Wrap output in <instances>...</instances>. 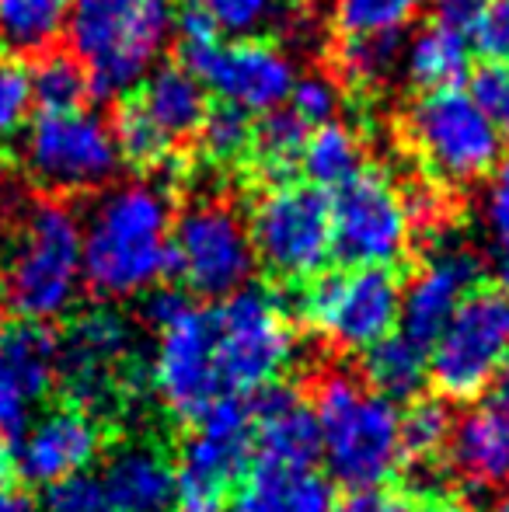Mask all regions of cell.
Returning a JSON list of instances; mask_svg holds the SVG:
<instances>
[{"instance_id": "obj_42", "label": "cell", "mask_w": 509, "mask_h": 512, "mask_svg": "<svg viewBox=\"0 0 509 512\" xmlns=\"http://www.w3.org/2000/svg\"><path fill=\"white\" fill-rule=\"evenodd\" d=\"M482 220L496 241L509 237V157L499 161V168L492 171V182L482 199Z\"/></svg>"}, {"instance_id": "obj_4", "label": "cell", "mask_w": 509, "mask_h": 512, "mask_svg": "<svg viewBox=\"0 0 509 512\" xmlns=\"http://www.w3.org/2000/svg\"><path fill=\"white\" fill-rule=\"evenodd\" d=\"M175 35L171 0H74L67 39L84 63L91 95L119 98L136 91L161 67Z\"/></svg>"}, {"instance_id": "obj_34", "label": "cell", "mask_w": 509, "mask_h": 512, "mask_svg": "<svg viewBox=\"0 0 509 512\" xmlns=\"http://www.w3.org/2000/svg\"><path fill=\"white\" fill-rule=\"evenodd\" d=\"M401 35H356L339 42V70L353 84H384L401 67Z\"/></svg>"}, {"instance_id": "obj_46", "label": "cell", "mask_w": 509, "mask_h": 512, "mask_svg": "<svg viewBox=\"0 0 509 512\" xmlns=\"http://www.w3.org/2000/svg\"><path fill=\"white\" fill-rule=\"evenodd\" d=\"M408 512H475L468 502H457V499H447V495H426L415 509Z\"/></svg>"}, {"instance_id": "obj_33", "label": "cell", "mask_w": 509, "mask_h": 512, "mask_svg": "<svg viewBox=\"0 0 509 512\" xmlns=\"http://www.w3.org/2000/svg\"><path fill=\"white\" fill-rule=\"evenodd\" d=\"M196 140L206 161L217 164V168H231V164L252 157L255 115L220 102V105L206 108V119H203V126L196 129Z\"/></svg>"}, {"instance_id": "obj_43", "label": "cell", "mask_w": 509, "mask_h": 512, "mask_svg": "<svg viewBox=\"0 0 509 512\" xmlns=\"http://www.w3.org/2000/svg\"><path fill=\"white\" fill-rule=\"evenodd\" d=\"M140 300H143V307H140L143 310V321H147L154 331L164 328L168 321H175V317L192 304L189 293L171 290V286H157V290H150L147 297H140Z\"/></svg>"}, {"instance_id": "obj_41", "label": "cell", "mask_w": 509, "mask_h": 512, "mask_svg": "<svg viewBox=\"0 0 509 512\" xmlns=\"http://www.w3.org/2000/svg\"><path fill=\"white\" fill-rule=\"evenodd\" d=\"M468 39L485 63H509V0H489Z\"/></svg>"}, {"instance_id": "obj_6", "label": "cell", "mask_w": 509, "mask_h": 512, "mask_svg": "<svg viewBox=\"0 0 509 512\" xmlns=\"http://www.w3.org/2000/svg\"><path fill=\"white\" fill-rule=\"evenodd\" d=\"M21 164L39 189L53 196H84L116 182L123 154L112 119L81 105L28 119L21 133Z\"/></svg>"}, {"instance_id": "obj_36", "label": "cell", "mask_w": 509, "mask_h": 512, "mask_svg": "<svg viewBox=\"0 0 509 512\" xmlns=\"http://www.w3.org/2000/svg\"><path fill=\"white\" fill-rule=\"evenodd\" d=\"M32 108V70L14 56H0V150L25 133Z\"/></svg>"}, {"instance_id": "obj_31", "label": "cell", "mask_w": 509, "mask_h": 512, "mask_svg": "<svg viewBox=\"0 0 509 512\" xmlns=\"http://www.w3.org/2000/svg\"><path fill=\"white\" fill-rule=\"evenodd\" d=\"M454 411L443 398H412L401 411V457L415 467H433L440 453H447Z\"/></svg>"}, {"instance_id": "obj_48", "label": "cell", "mask_w": 509, "mask_h": 512, "mask_svg": "<svg viewBox=\"0 0 509 512\" xmlns=\"http://www.w3.org/2000/svg\"><path fill=\"white\" fill-rule=\"evenodd\" d=\"M485 394H492V398H499V401H506V405H509V363L496 373V380H492V387Z\"/></svg>"}, {"instance_id": "obj_39", "label": "cell", "mask_w": 509, "mask_h": 512, "mask_svg": "<svg viewBox=\"0 0 509 512\" xmlns=\"http://www.w3.org/2000/svg\"><path fill=\"white\" fill-rule=\"evenodd\" d=\"M39 512H109V506H105L102 481L81 471L42 488Z\"/></svg>"}, {"instance_id": "obj_26", "label": "cell", "mask_w": 509, "mask_h": 512, "mask_svg": "<svg viewBox=\"0 0 509 512\" xmlns=\"http://www.w3.org/2000/svg\"><path fill=\"white\" fill-rule=\"evenodd\" d=\"M74 0H0V49L7 56H46L67 35Z\"/></svg>"}, {"instance_id": "obj_3", "label": "cell", "mask_w": 509, "mask_h": 512, "mask_svg": "<svg viewBox=\"0 0 509 512\" xmlns=\"http://www.w3.org/2000/svg\"><path fill=\"white\" fill-rule=\"evenodd\" d=\"M321 460L346 488H381L401 467V411L349 370H325L311 387Z\"/></svg>"}, {"instance_id": "obj_10", "label": "cell", "mask_w": 509, "mask_h": 512, "mask_svg": "<svg viewBox=\"0 0 509 512\" xmlns=\"http://www.w3.org/2000/svg\"><path fill=\"white\" fill-rule=\"evenodd\" d=\"M136 331L119 310L91 307L60 338V380L67 401L102 422L136 394Z\"/></svg>"}, {"instance_id": "obj_9", "label": "cell", "mask_w": 509, "mask_h": 512, "mask_svg": "<svg viewBox=\"0 0 509 512\" xmlns=\"http://www.w3.org/2000/svg\"><path fill=\"white\" fill-rule=\"evenodd\" d=\"M255 265L248 220L227 199H196L171 223V276L192 297L224 300L245 290Z\"/></svg>"}, {"instance_id": "obj_8", "label": "cell", "mask_w": 509, "mask_h": 512, "mask_svg": "<svg viewBox=\"0 0 509 512\" xmlns=\"http://www.w3.org/2000/svg\"><path fill=\"white\" fill-rule=\"evenodd\" d=\"M213 310V338H217V370L227 398L255 394L279 384L297 352V335L290 328L279 297L245 286L231 297L217 300Z\"/></svg>"}, {"instance_id": "obj_28", "label": "cell", "mask_w": 509, "mask_h": 512, "mask_svg": "<svg viewBox=\"0 0 509 512\" xmlns=\"http://www.w3.org/2000/svg\"><path fill=\"white\" fill-rule=\"evenodd\" d=\"M363 168H367L363 164V140L342 119L314 126L307 133L304 154H300V171H304L307 185L321 192H335L346 182H353Z\"/></svg>"}, {"instance_id": "obj_17", "label": "cell", "mask_w": 509, "mask_h": 512, "mask_svg": "<svg viewBox=\"0 0 509 512\" xmlns=\"http://www.w3.org/2000/svg\"><path fill=\"white\" fill-rule=\"evenodd\" d=\"M60 380V338L46 324L0 328V439L18 443Z\"/></svg>"}, {"instance_id": "obj_16", "label": "cell", "mask_w": 509, "mask_h": 512, "mask_svg": "<svg viewBox=\"0 0 509 512\" xmlns=\"http://www.w3.org/2000/svg\"><path fill=\"white\" fill-rule=\"evenodd\" d=\"M150 387L157 401L182 422H196L224 394L217 370V338H213V310L189 304L175 321L157 328L154 359H150Z\"/></svg>"}, {"instance_id": "obj_15", "label": "cell", "mask_w": 509, "mask_h": 512, "mask_svg": "<svg viewBox=\"0 0 509 512\" xmlns=\"http://www.w3.org/2000/svg\"><path fill=\"white\" fill-rule=\"evenodd\" d=\"M185 67L199 77L206 91L224 105H234L248 115H269L286 105L297 81V63L283 46L255 39H213L206 46L182 49Z\"/></svg>"}, {"instance_id": "obj_11", "label": "cell", "mask_w": 509, "mask_h": 512, "mask_svg": "<svg viewBox=\"0 0 509 512\" xmlns=\"http://www.w3.org/2000/svg\"><path fill=\"white\" fill-rule=\"evenodd\" d=\"M429 384L443 401H475L509 363V297L478 286L429 345Z\"/></svg>"}, {"instance_id": "obj_50", "label": "cell", "mask_w": 509, "mask_h": 512, "mask_svg": "<svg viewBox=\"0 0 509 512\" xmlns=\"http://www.w3.org/2000/svg\"><path fill=\"white\" fill-rule=\"evenodd\" d=\"M7 481H11V460L0 453V499L7 495Z\"/></svg>"}, {"instance_id": "obj_24", "label": "cell", "mask_w": 509, "mask_h": 512, "mask_svg": "<svg viewBox=\"0 0 509 512\" xmlns=\"http://www.w3.org/2000/svg\"><path fill=\"white\" fill-rule=\"evenodd\" d=\"M136 105L171 143L196 136V129L206 119V108H210L206 88L185 63H161L150 70V77L140 84Z\"/></svg>"}, {"instance_id": "obj_29", "label": "cell", "mask_w": 509, "mask_h": 512, "mask_svg": "<svg viewBox=\"0 0 509 512\" xmlns=\"http://www.w3.org/2000/svg\"><path fill=\"white\" fill-rule=\"evenodd\" d=\"M311 129L290 112V108H276V112L262 115L255 122V140H252V161L258 164L265 178L272 182H286L293 171L300 168V154Z\"/></svg>"}, {"instance_id": "obj_22", "label": "cell", "mask_w": 509, "mask_h": 512, "mask_svg": "<svg viewBox=\"0 0 509 512\" xmlns=\"http://www.w3.org/2000/svg\"><path fill=\"white\" fill-rule=\"evenodd\" d=\"M102 492L109 512H171L178 506V467L150 439H129L102 464Z\"/></svg>"}, {"instance_id": "obj_47", "label": "cell", "mask_w": 509, "mask_h": 512, "mask_svg": "<svg viewBox=\"0 0 509 512\" xmlns=\"http://www.w3.org/2000/svg\"><path fill=\"white\" fill-rule=\"evenodd\" d=\"M496 276L503 283V293L509 297V237L496 241Z\"/></svg>"}, {"instance_id": "obj_44", "label": "cell", "mask_w": 509, "mask_h": 512, "mask_svg": "<svg viewBox=\"0 0 509 512\" xmlns=\"http://www.w3.org/2000/svg\"><path fill=\"white\" fill-rule=\"evenodd\" d=\"M332 512H408V506L384 488H349L332 502Z\"/></svg>"}, {"instance_id": "obj_32", "label": "cell", "mask_w": 509, "mask_h": 512, "mask_svg": "<svg viewBox=\"0 0 509 512\" xmlns=\"http://www.w3.org/2000/svg\"><path fill=\"white\" fill-rule=\"evenodd\" d=\"M32 98L39 112L81 108L91 98V81L84 63L74 53H46L32 70Z\"/></svg>"}, {"instance_id": "obj_14", "label": "cell", "mask_w": 509, "mask_h": 512, "mask_svg": "<svg viewBox=\"0 0 509 512\" xmlns=\"http://www.w3.org/2000/svg\"><path fill=\"white\" fill-rule=\"evenodd\" d=\"M304 317L328 345L342 352H367L401 317V283L394 269H342L314 276L304 293Z\"/></svg>"}, {"instance_id": "obj_1", "label": "cell", "mask_w": 509, "mask_h": 512, "mask_svg": "<svg viewBox=\"0 0 509 512\" xmlns=\"http://www.w3.org/2000/svg\"><path fill=\"white\" fill-rule=\"evenodd\" d=\"M171 199L154 182H112L81 220L84 286L102 300H140L171 276Z\"/></svg>"}, {"instance_id": "obj_7", "label": "cell", "mask_w": 509, "mask_h": 512, "mask_svg": "<svg viewBox=\"0 0 509 512\" xmlns=\"http://www.w3.org/2000/svg\"><path fill=\"white\" fill-rule=\"evenodd\" d=\"M258 265L286 283H304L332 262V199L307 182H272L248 209Z\"/></svg>"}, {"instance_id": "obj_25", "label": "cell", "mask_w": 509, "mask_h": 512, "mask_svg": "<svg viewBox=\"0 0 509 512\" xmlns=\"http://www.w3.org/2000/svg\"><path fill=\"white\" fill-rule=\"evenodd\" d=\"M471 56H475V49H471L468 35L440 25V21H429L405 42L401 67L419 91L464 88L471 74Z\"/></svg>"}, {"instance_id": "obj_27", "label": "cell", "mask_w": 509, "mask_h": 512, "mask_svg": "<svg viewBox=\"0 0 509 512\" xmlns=\"http://www.w3.org/2000/svg\"><path fill=\"white\" fill-rule=\"evenodd\" d=\"M429 380V352L426 345L412 342L401 331H391L377 345L363 352V384L384 394L387 401H412Z\"/></svg>"}, {"instance_id": "obj_2", "label": "cell", "mask_w": 509, "mask_h": 512, "mask_svg": "<svg viewBox=\"0 0 509 512\" xmlns=\"http://www.w3.org/2000/svg\"><path fill=\"white\" fill-rule=\"evenodd\" d=\"M84 290L81 220L60 199H32L14 213L0 248V300L28 324L67 317Z\"/></svg>"}, {"instance_id": "obj_30", "label": "cell", "mask_w": 509, "mask_h": 512, "mask_svg": "<svg viewBox=\"0 0 509 512\" xmlns=\"http://www.w3.org/2000/svg\"><path fill=\"white\" fill-rule=\"evenodd\" d=\"M426 0H328V18L342 39L356 35H405Z\"/></svg>"}, {"instance_id": "obj_13", "label": "cell", "mask_w": 509, "mask_h": 512, "mask_svg": "<svg viewBox=\"0 0 509 512\" xmlns=\"http://www.w3.org/2000/svg\"><path fill=\"white\" fill-rule=\"evenodd\" d=\"M332 255L349 269H394L412 244L405 196L384 171L363 168L332 196Z\"/></svg>"}, {"instance_id": "obj_40", "label": "cell", "mask_w": 509, "mask_h": 512, "mask_svg": "<svg viewBox=\"0 0 509 512\" xmlns=\"http://www.w3.org/2000/svg\"><path fill=\"white\" fill-rule=\"evenodd\" d=\"M471 95L475 102L489 112L496 122L503 143H509V63H485L475 77H471Z\"/></svg>"}, {"instance_id": "obj_21", "label": "cell", "mask_w": 509, "mask_h": 512, "mask_svg": "<svg viewBox=\"0 0 509 512\" xmlns=\"http://www.w3.org/2000/svg\"><path fill=\"white\" fill-rule=\"evenodd\" d=\"M255 460L290 471H314L321 460V429L304 394L286 384H269L252 398Z\"/></svg>"}, {"instance_id": "obj_38", "label": "cell", "mask_w": 509, "mask_h": 512, "mask_svg": "<svg viewBox=\"0 0 509 512\" xmlns=\"http://www.w3.org/2000/svg\"><path fill=\"white\" fill-rule=\"evenodd\" d=\"M286 108L304 122L307 129L325 126L339 119L342 108V88L332 74H304L293 81V91L286 98Z\"/></svg>"}, {"instance_id": "obj_12", "label": "cell", "mask_w": 509, "mask_h": 512, "mask_svg": "<svg viewBox=\"0 0 509 512\" xmlns=\"http://www.w3.org/2000/svg\"><path fill=\"white\" fill-rule=\"evenodd\" d=\"M255 418L248 398H220L192 422L178 453V506L192 512H217L227 488L252 467Z\"/></svg>"}, {"instance_id": "obj_35", "label": "cell", "mask_w": 509, "mask_h": 512, "mask_svg": "<svg viewBox=\"0 0 509 512\" xmlns=\"http://www.w3.org/2000/svg\"><path fill=\"white\" fill-rule=\"evenodd\" d=\"M112 129H116V143H119L123 161L136 164V168H161L164 161H171L175 143L140 112L136 102H129L123 112L116 115Z\"/></svg>"}, {"instance_id": "obj_45", "label": "cell", "mask_w": 509, "mask_h": 512, "mask_svg": "<svg viewBox=\"0 0 509 512\" xmlns=\"http://www.w3.org/2000/svg\"><path fill=\"white\" fill-rule=\"evenodd\" d=\"M426 4H429V11H433V21L468 35L471 28H475V21L482 18L489 0H426Z\"/></svg>"}, {"instance_id": "obj_37", "label": "cell", "mask_w": 509, "mask_h": 512, "mask_svg": "<svg viewBox=\"0 0 509 512\" xmlns=\"http://www.w3.org/2000/svg\"><path fill=\"white\" fill-rule=\"evenodd\" d=\"M189 7L206 14L224 39H245L276 18L279 0H189Z\"/></svg>"}, {"instance_id": "obj_23", "label": "cell", "mask_w": 509, "mask_h": 512, "mask_svg": "<svg viewBox=\"0 0 509 512\" xmlns=\"http://www.w3.org/2000/svg\"><path fill=\"white\" fill-rule=\"evenodd\" d=\"M332 502V485L321 474L255 460L224 502V512H332Z\"/></svg>"}, {"instance_id": "obj_18", "label": "cell", "mask_w": 509, "mask_h": 512, "mask_svg": "<svg viewBox=\"0 0 509 512\" xmlns=\"http://www.w3.org/2000/svg\"><path fill=\"white\" fill-rule=\"evenodd\" d=\"M102 453V422L88 411L67 405L49 408L14 443V467L28 485H53L70 474L88 471Z\"/></svg>"}, {"instance_id": "obj_5", "label": "cell", "mask_w": 509, "mask_h": 512, "mask_svg": "<svg viewBox=\"0 0 509 512\" xmlns=\"http://www.w3.org/2000/svg\"><path fill=\"white\" fill-rule=\"evenodd\" d=\"M408 147L443 185H471L489 178L503 161V136L468 88L422 91L405 108Z\"/></svg>"}, {"instance_id": "obj_49", "label": "cell", "mask_w": 509, "mask_h": 512, "mask_svg": "<svg viewBox=\"0 0 509 512\" xmlns=\"http://www.w3.org/2000/svg\"><path fill=\"white\" fill-rule=\"evenodd\" d=\"M0 512H39V506L35 502H28V499H0Z\"/></svg>"}, {"instance_id": "obj_20", "label": "cell", "mask_w": 509, "mask_h": 512, "mask_svg": "<svg viewBox=\"0 0 509 512\" xmlns=\"http://www.w3.org/2000/svg\"><path fill=\"white\" fill-rule=\"evenodd\" d=\"M447 464L471 492L509 488V405L492 394L475 398L454 415L447 443Z\"/></svg>"}, {"instance_id": "obj_19", "label": "cell", "mask_w": 509, "mask_h": 512, "mask_svg": "<svg viewBox=\"0 0 509 512\" xmlns=\"http://www.w3.org/2000/svg\"><path fill=\"white\" fill-rule=\"evenodd\" d=\"M482 286V262L468 248H440L419 265L408 286H401L398 331L419 345H433L443 324L454 317L471 290Z\"/></svg>"}, {"instance_id": "obj_51", "label": "cell", "mask_w": 509, "mask_h": 512, "mask_svg": "<svg viewBox=\"0 0 509 512\" xmlns=\"http://www.w3.org/2000/svg\"><path fill=\"white\" fill-rule=\"evenodd\" d=\"M492 512H509V499H503V502H496V509Z\"/></svg>"}, {"instance_id": "obj_52", "label": "cell", "mask_w": 509, "mask_h": 512, "mask_svg": "<svg viewBox=\"0 0 509 512\" xmlns=\"http://www.w3.org/2000/svg\"><path fill=\"white\" fill-rule=\"evenodd\" d=\"M182 512H192V509H182Z\"/></svg>"}]
</instances>
